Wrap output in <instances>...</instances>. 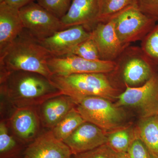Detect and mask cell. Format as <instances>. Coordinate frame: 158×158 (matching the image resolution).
I'll return each mask as SVG.
<instances>
[{"mask_svg":"<svg viewBox=\"0 0 158 158\" xmlns=\"http://www.w3.org/2000/svg\"><path fill=\"white\" fill-rule=\"evenodd\" d=\"M116 99V106L137 109L142 118L158 115V77L154 75L145 84L137 88L127 86Z\"/></svg>","mask_w":158,"mask_h":158,"instance_id":"8","label":"cell"},{"mask_svg":"<svg viewBox=\"0 0 158 158\" xmlns=\"http://www.w3.org/2000/svg\"><path fill=\"white\" fill-rule=\"evenodd\" d=\"M27 145L9 133L6 120H1L0 158H22Z\"/></svg>","mask_w":158,"mask_h":158,"instance_id":"19","label":"cell"},{"mask_svg":"<svg viewBox=\"0 0 158 158\" xmlns=\"http://www.w3.org/2000/svg\"><path fill=\"white\" fill-rule=\"evenodd\" d=\"M150 158H156L155 157L151 155L150 154Z\"/></svg>","mask_w":158,"mask_h":158,"instance_id":"31","label":"cell"},{"mask_svg":"<svg viewBox=\"0 0 158 158\" xmlns=\"http://www.w3.org/2000/svg\"><path fill=\"white\" fill-rule=\"evenodd\" d=\"M137 7L144 14L158 21V0H138Z\"/></svg>","mask_w":158,"mask_h":158,"instance_id":"28","label":"cell"},{"mask_svg":"<svg viewBox=\"0 0 158 158\" xmlns=\"http://www.w3.org/2000/svg\"><path fill=\"white\" fill-rule=\"evenodd\" d=\"M48 65L52 75L62 76L75 74L108 73L118 67L114 61L87 60L72 54L52 56L48 61Z\"/></svg>","mask_w":158,"mask_h":158,"instance_id":"6","label":"cell"},{"mask_svg":"<svg viewBox=\"0 0 158 158\" xmlns=\"http://www.w3.org/2000/svg\"><path fill=\"white\" fill-rule=\"evenodd\" d=\"M19 11L24 28L38 40L65 29L60 19L37 2H31Z\"/></svg>","mask_w":158,"mask_h":158,"instance_id":"5","label":"cell"},{"mask_svg":"<svg viewBox=\"0 0 158 158\" xmlns=\"http://www.w3.org/2000/svg\"><path fill=\"white\" fill-rule=\"evenodd\" d=\"M73 156L75 158H116V153L106 143Z\"/></svg>","mask_w":158,"mask_h":158,"instance_id":"26","label":"cell"},{"mask_svg":"<svg viewBox=\"0 0 158 158\" xmlns=\"http://www.w3.org/2000/svg\"><path fill=\"white\" fill-rule=\"evenodd\" d=\"M76 105L73 99L63 94L44 102L39 106L38 110L43 126L52 129Z\"/></svg>","mask_w":158,"mask_h":158,"instance_id":"16","label":"cell"},{"mask_svg":"<svg viewBox=\"0 0 158 158\" xmlns=\"http://www.w3.org/2000/svg\"></svg>","mask_w":158,"mask_h":158,"instance_id":"33","label":"cell"},{"mask_svg":"<svg viewBox=\"0 0 158 158\" xmlns=\"http://www.w3.org/2000/svg\"><path fill=\"white\" fill-rule=\"evenodd\" d=\"M116 158H131L127 152L116 153Z\"/></svg>","mask_w":158,"mask_h":158,"instance_id":"30","label":"cell"},{"mask_svg":"<svg viewBox=\"0 0 158 158\" xmlns=\"http://www.w3.org/2000/svg\"><path fill=\"white\" fill-rule=\"evenodd\" d=\"M108 134L95 125L86 121L63 142L68 145L74 155L106 144Z\"/></svg>","mask_w":158,"mask_h":158,"instance_id":"12","label":"cell"},{"mask_svg":"<svg viewBox=\"0 0 158 158\" xmlns=\"http://www.w3.org/2000/svg\"><path fill=\"white\" fill-rule=\"evenodd\" d=\"M76 109L86 122L107 132L122 127L124 113L111 101L99 97H88L75 102Z\"/></svg>","mask_w":158,"mask_h":158,"instance_id":"4","label":"cell"},{"mask_svg":"<svg viewBox=\"0 0 158 158\" xmlns=\"http://www.w3.org/2000/svg\"><path fill=\"white\" fill-rule=\"evenodd\" d=\"M104 73L52 75L50 80L62 94L70 96L75 102L88 97H99L110 101L116 98L117 90Z\"/></svg>","mask_w":158,"mask_h":158,"instance_id":"3","label":"cell"},{"mask_svg":"<svg viewBox=\"0 0 158 158\" xmlns=\"http://www.w3.org/2000/svg\"><path fill=\"white\" fill-rule=\"evenodd\" d=\"M136 130L122 127L108 133L107 144L116 153L127 152L137 136Z\"/></svg>","mask_w":158,"mask_h":158,"instance_id":"22","label":"cell"},{"mask_svg":"<svg viewBox=\"0 0 158 158\" xmlns=\"http://www.w3.org/2000/svg\"><path fill=\"white\" fill-rule=\"evenodd\" d=\"M127 152L131 158H150L149 151L138 137V134L130 145Z\"/></svg>","mask_w":158,"mask_h":158,"instance_id":"27","label":"cell"},{"mask_svg":"<svg viewBox=\"0 0 158 158\" xmlns=\"http://www.w3.org/2000/svg\"><path fill=\"white\" fill-rule=\"evenodd\" d=\"M70 148L52 130L41 133L27 145L22 158H71Z\"/></svg>","mask_w":158,"mask_h":158,"instance_id":"10","label":"cell"},{"mask_svg":"<svg viewBox=\"0 0 158 158\" xmlns=\"http://www.w3.org/2000/svg\"><path fill=\"white\" fill-rule=\"evenodd\" d=\"M52 56L38 40L24 29L0 53V71L31 72L50 79L52 74L48 61Z\"/></svg>","mask_w":158,"mask_h":158,"instance_id":"2","label":"cell"},{"mask_svg":"<svg viewBox=\"0 0 158 158\" xmlns=\"http://www.w3.org/2000/svg\"><path fill=\"white\" fill-rule=\"evenodd\" d=\"M69 54L90 60H101L95 43L90 37L74 48Z\"/></svg>","mask_w":158,"mask_h":158,"instance_id":"24","label":"cell"},{"mask_svg":"<svg viewBox=\"0 0 158 158\" xmlns=\"http://www.w3.org/2000/svg\"><path fill=\"white\" fill-rule=\"evenodd\" d=\"M34 0H4V2L19 9L27 4L34 2Z\"/></svg>","mask_w":158,"mask_h":158,"instance_id":"29","label":"cell"},{"mask_svg":"<svg viewBox=\"0 0 158 158\" xmlns=\"http://www.w3.org/2000/svg\"><path fill=\"white\" fill-rule=\"evenodd\" d=\"M115 31L123 45L142 40L156 25L155 20L132 7L113 18Z\"/></svg>","mask_w":158,"mask_h":158,"instance_id":"7","label":"cell"},{"mask_svg":"<svg viewBox=\"0 0 158 158\" xmlns=\"http://www.w3.org/2000/svg\"><path fill=\"white\" fill-rule=\"evenodd\" d=\"M1 98L14 109L37 107L49 99L62 94L49 79L24 71L0 72Z\"/></svg>","mask_w":158,"mask_h":158,"instance_id":"1","label":"cell"},{"mask_svg":"<svg viewBox=\"0 0 158 158\" xmlns=\"http://www.w3.org/2000/svg\"><path fill=\"white\" fill-rule=\"evenodd\" d=\"M91 37V32L84 26H74L58 31L50 37L39 40L52 56L70 53L74 48Z\"/></svg>","mask_w":158,"mask_h":158,"instance_id":"9","label":"cell"},{"mask_svg":"<svg viewBox=\"0 0 158 158\" xmlns=\"http://www.w3.org/2000/svg\"><path fill=\"white\" fill-rule=\"evenodd\" d=\"M24 29L19 9L6 2L0 3V53Z\"/></svg>","mask_w":158,"mask_h":158,"instance_id":"15","label":"cell"},{"mask_svg":"<svg viewBox=\"0 0 158 158\" xmlns=\"http://www.w3.org/2000/svg\"><path fill=\"white\" fill-rule=\"evenodd\" d=\"M99 0H73L68 11L60 19L65 29L84 26L89 31L98 23Z\"/></svg>","mask_w":158,"mask_h":158,"instance_id":"14","label":"cell"},{"mask_svg":"<svg viewBox=\"0 0 158 158\" xmlns=\"http://www.w3.org/2000/svg\"><path fill=\"white\" fill-rule=\"evenodd\" d=\"M71 158H75L74 157V156H73V155L72 156V157Z\"/></svg>","mask_w":158,"mask_h":158,"instance_id":"32","label":"cell"},{"mask_svg":"<svg viewBox=\"0 0 158 158\" xmlns=\"http://www.w3.org/2000/svg\"><path fill=\"white\" fill-rule=\"evenodd\" d=\"M141 50L151 63L158 65V24L142 40Z\"/></svg>","mask_w":158,"mask_h":158,"instance_id":"23","label":"cell"},{"mask_svg":"<svg viewBox=\"0 0 158 158\" xmlns=\"http://www.w3.org/2000/svg\"><path fill=\"white\" fill-rule=\"evenodd\" d=\"M73 0H36L40 6L61 19L67 13Z\"/></svg>","mask_w":158,"mask_h":158,"instance_id":"25","label":"cell"},{"mask_svg":"<svg viewBox=\"0 0 158 158\" xmlns=\"http://www.w3.org/2000/svg\"><path fill=\"white\" fill-rule=\"evenodd\" d=\"M85 122L75 107L51 130L56 138L63 141Z\"/></svg>","mask_w":158,"mask_h":158,"instance_id":"21","label":"cell"},{"mask_svg":"<svg viewBox=\"0 0 158 158\" xmlns=\"http://www.w3.org/2000/svg\"><path fill=\"white\" fill-rule=\"evenodd\" d=\"M137 1L99 0V9L98 23L106 22L127 9L137 7Z\"/></svg>","mask_w":158,"mask_h":158,"instance_id":"20","label":"cell"},{"mask_svg":"<svg viewBox=\"0 0 158 158\" xmlns=\"http://www.w3.org/2000/svg\"><path fill=\"white\" fill-rule=\"evenodd\" d=\"M90 32L101 60L114 61L125 48L118 39L112 19L98 23Z\"/></svg>","mask_w":158,"mask_h":158,"instance_id":"13","label":"cell"},{"mask_svg":"<svg viewBox=\"0 0 158 158\" xmlns=\"http://www.w3.org/2000/svg\"><path fill=\"white\" fill-rule=\"evenodd\" d=\"M136 131L150 154L158 158V115L142 118Z\"/></svg>","mask_w":158,"mask_h":158,"instance_id":"18","label":"cell"},{"mask_svg":"<svg viewBox=\"0 0 158 158\" xmlns=\"http://www.w3.org/2000/svg\"><path fill=\"white\" fill-rule=\"evenodd\" d=\"M149 62L144 55L134 56L125 63L123 76L128 86H137L145 84L154 75Z\"/></svg>","mask_w":158,"mask_h":158,"instance_id":"17","label":"cell"},{"mask_svg":"<svg viewBox=\"0 0 158 158\" xmlns=\"http://www.w3.org/2000/svg\"><path fill=\"white\" fill-rule=\"evenodd\" d=\"M40 124H42L37 107L15 109L9 119L13 135L27 145L40 134Z\"/></svg>","mask_w":158,"mask_h":158,"instance_id":"11","label":"cell"}]
</instances>
